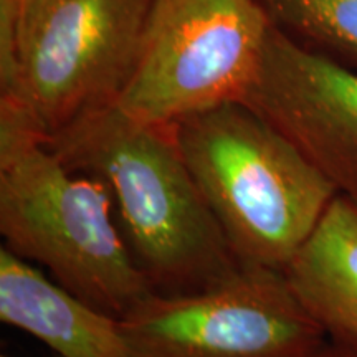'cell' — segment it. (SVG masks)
I'll use <instances>...</instances> for the list:
<instances>
[{"mask_svg":"<svg viewBox=\"0 0 357 357\" xmlns=\"http://www.w3.org/2000/svg\"><path fill=\"white\" fill-rule=\"evenodd\" d=\"M0 2H6L10 7L13 20H15L17 47H19V40L22 38V35L30 29V25L40 15V12L48 3H52L53 0H0Z\"/></svg>","mask_w":357,"mask_h":357,"instance_id":"obj_11","label":"cell"},{"mask_svg":"<svg viewBox=\"0 0 357 357\" xmlns=\"http://www.w3.org/2000/svg\"><path fill=\"white\" fill-rule=\"evenodd\" d=\"M283 271L326 336L357 347V197L337 194Z\"/></svg>","mask_w":357,"mask_h":357,"instance_id":"obj_9","label":"cell"},{"mask_svg":"<svg viewBox=\"0 0 357 357\" xmlns=\"http://www.w3.org/2000/svg\"><path fill=\"white\" fill-rule=\"evenodd\" d=\"M100 178L71 169L25 114L0 111L3 247L98 310L123 318L155 289Z\"/></svg>","mask_w":357,"mask_h":357,"instance_id":"obj_2","label":"cell"},{"mask_svg":"<svg viewBox=\"0 0 357 357\" xmlns=\"http://www.w3.org/2000/svg\"><path fill=\"white\" fill-rule=\"evenodd\" d=\"M174 129L240 266L283 271L339 194L336 187L243 101L192 114Z\"/></svg>","mask_w":357,"mask_h":357,"instance_id":"obj_3","label":"cell"},{"mask_svg":"<svg viewBox=\"0 0 357 357\" xmlns=\"http://www.w3.org/2000/svg\"><path fill=\"white\" fill-rule=\"evenodd\" d=\"M242 101L284 134L339 194L357 197V70L271 25Z\"/></svg>","mask_w":357,"mask_h":357,"instance_id":"obj_7","label":"cell"},{"mask_svg":"<svg viewBox=\"0 0 357 357\" xmlns=\"http://www.w3.org/2000/svg\"><path fill=\"white\" fill-rule=\"evenodd\" d=\"M0 357H12V356H8V354H2ZM56 357H58V356H56Z\"/></svg>","mask_w":357,"mask_h":357,"instance_id":"obj_13","label":"cell"},{"mask_svg":"<svg viewBox=\"0 0 357 357\" xmlns=\"http://www.w3.org/2000/svg\"><path fill=\"white\" fill-rule=\"evenodd\" d=\"M270 29L261 0H158L114 105L141 123L176 124L242 101Z\"/></svg>","mask_w":357,"mask_h":357,"instance_id":"obj_4","label":"cell"},{"mask_svg":"<svg viewBox=\"0 0 357 357\" xmlns=\"http://www.w3.org/2000/svg\"><path fill=\"white\" fill-rule=\"evenodd\" d=\"M119 321L132 357H305L328 339L284 271L258 266L192 291H154Z\"/></svg>","mask_w":357,"mask_h":357,"instance_id":"obj_5","label":"cell"},{"mask_svg":"<svg viewBox=\"0 0 357 357\" xmlns=\"http://www.w3.org/2000/svg\"><path fill=\"white\" fill-rule=\"evenodd\" d=\"M271 25L357 70V0H261Z\"/></svg>","mask_w":357,"mask_h":357,"instance_id":"obj_10","label":"cell"},{"mask_svg":"<svg viewBox=\"0 0 357 357\" xmlns=\"http://www.w3.org/2000/svg\"><path fill=\"white\" fill-rule=\"evenodd\" d=\"M47 142L71 169L108 187L124 238L155 291L211 287L240 268L174 124L141 123L111 102Z\"/></svg>","mask_w":357,"mask_h":357,"instance_id":"obj_1","label":"cell"},{"mask_svg":"<svg viewBox=\"0 0 357 357\" xmlns=\"http://www.w3.org/2000/svg\"><path fill=\"white\" fill-rule=\"evenodd\" d=\"M0 319L37 337L58 357H132L119 318L52 281L3 245Z\"/></svg>","mask_w":357,"mask_h":357,"instance_id":"obj_8","label":"cell"},{"mask_svg":"<svg viewBox=\"0 0 357 357\" xmlns=\"http://www.w3.org/2000/svg\"><path fill=\"white\" fill-rule=\"evenodd\" d=\"M158 0H53L19 40V84L0 105L30 114L45 139L111 105L136 65Z\"/></svg>","mask_w":357,"mask_h":357,"instance_id":"obj_6","label":"cell"},{"mask_svg":"<svg viewBox=\"0 0 357 357\" xmlns=\"http://www.w3.org/2000/svg\"><path fill=\"white\" fill-rule=\"evenodd\" d=\"M305 357H357V347L328 337Z\"/></svg>","mask_w":357,"mask_h":357,"instance_id":"obj_12","label":"cell"}]
</instances>
